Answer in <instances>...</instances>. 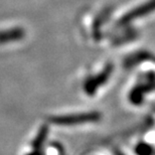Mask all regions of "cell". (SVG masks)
Masks as SVG:
<instances>
[{"instance_id":"2","label":"cell","mask_w":155,"mask_h":155,"mask_svg":"<svg viewBox=\"0 0 155 155\" xmlns=\"http://www.w3.org/2000/svg\"><path fill=\"white\" fill-rule=\"evenodd\" d=\"M48 133V129L46 126H42L41 128L39 129L38 135L35 136V138L33 139V141L31 143L32 151H35V152H41V151H43L42 150L43 143H45V141Z\"/></svg>"},{"instance_id":"1","label":"cell","mask_w":155,"mask_h":155,"mask_svg":"<svg viewBox=\"0 0 155 155\" xmlns=\"http://www.w3.org/2000/svg\"><path fill=\"white\" fill-rule=\"evenodd\" d=\"M98 113H81L74 115H63L54 116L51 118V122L60 126H72L79 124L88 123L91 121H96L98 119Z\"/></svg>"}]
</instances>
